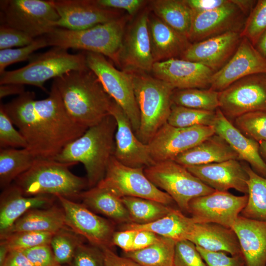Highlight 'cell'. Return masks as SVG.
Returning a JSON list of instances; mask_svg holds the SVG:
<instances>
[{
  "label": "cell",
  "instance_id": "obj_1",
  "mask_svg": "<svg viewBox=\"0 0 266 266\" xmlns=\"http://www.w3.org/2000/svg\"><path fill=\"white\" fill-rule=\"evenodd\" d=\"M25 91L3 108L36 158L54 160L68 143L88 129L74 121L66 112L60 94L52 83L48 96L35 100Z\"/></svg>",
  "mask_w": 266,
  "mask_h": 266
},
{
  "label": "cell",
  "instance_id": "obj_2",
  "mask_svg": "<svg viewBox=\"0 0 266 266\" xmlns=\"http://www.w3.org/2000/svg\"><path fill=\"white\" fill-rule=\"evenodd\" d=\"M64 107L77 123L88 128L109 114L112 99L88 68L68 72L54 79Z\"/></svg>",
  "mask_w": 266,
  "mask_h": 266
},
{
  "label": "cell",
  "instance_id": "obj_3",
  "mask_svg": "<svg viewBox=\"0 0 266 266\" xmlns=\"http://www.w3.org/2000/svg\"><path fill=\"white\" fill-rule=\"evenodd\" d=\"M116 129V121L109 114L66 145L54 160L65 163H82L86 171L88 187H94L104 178L114 155Z\"/></svg>",
  "mask_w": 266,
  "mask_h": 266
},
{
  "label": "cell",
  "instance_id": "obj_4",
  "mask_svg": "<svg viewBox=\"0 0 266 266\" xmlns=\"http://www.w3.org/2000/svg\"><path fill=\"white\" fill-rule=\"evenodd\" d=\"M76 164L36 158L32 166L15 180L14 184L26 196L78 198L88 187V183L87 178L77 176L69 169Z\"/></svg>",
  "mask_w": 266,
  "mask_h": 266
},
{
  "label": "cell",
  "instance_id": "obj_5",
  "mask_svg": "<svg viewBox=\"0 0 266 266\" xmlns=\"http://www.w3.org/2000/svg\"><path fill=\"white\" fill-rule=\"evenodd\" d=\"M128 72L132 78L140 112V126L135 134L140 141L147 144L157 132L167 122L174 89L147 73Z\"/></svg>",
  "mask_w": 266,
  "mask_h": 266
},
{
  "label": "cell",
  "instance_id": "obj_6",
  "mask_svg": "<svg viewBox=\"0 0 266 266\" xmlns=\"http://www.w3.org/2000/svg\"><path fill=\"white\" fill-rule=\"evenodd\" d=\"M126 20L120 18L82 30L56 28L45 35L48 46L98 53L118 64Z\"/></svg>",
  "mask_w": 266,
  "mask_h": 266
},
{
  "label": "cell",
  "instance_id": "obj_7",
  "mask_svg": "<svg viewBox=\"0 0 266 266\" xmlns=\"http://www.w3.org/2000/svg\"><path fill=\"white\" fill-rule=\"evenodd\" d=\"M85 53L70 54L66 49L53 47L42 53L33 54L25 66L5 71L0 76V85H32L45 91V82L73 70L88 69Z\"/></svg>",
  "mask_w": 266,
  "mask_h": 266
},
{
  "label": "cell",
  "instance_id": "obj_8",
  "mask_svg": "<svg viewBox=\"0 0 266 266\" xmlns=\"http://www.w3.org/2000/svg\"><path fill=\"white\" fill-rule=\"evenodd\" d=\"M144 172L154 185L167 193L183 211L188 212L192 200L215 191L173 160L156 163L145 167Z\"/></svg>",
  "mask_w": 266,
  "mask_h": 266
},
{
  "label": "cell",
  "instance_id": "obj_9",
  "mask_svg": "<svg viewBox=\"0 0 266 266\" xmlns=\"http://www.w3.org/2000/svg\"><path fill=\"white\" fill-rule=\"evenodd\" d=\"M0 25L21 31L34 38L56 28L60 17L50 0H0Z\"/></svg>",
  "mask_w": 266,
  "mask_h": 266
},
{
  "label": "cell",
  "instance_id": "obj_10",
  "mask_svg": "<svg viewBox=\"0 0 266 266\" xmlns=\"http://www.w3.org/2000/svg\"><path fill=\"white\" fill-rule=\"evenodd\" d=\"M85 53L88 68L97 76L106 93L123 110L136 133L140 126V112L130 73L117 69L101 54Z\"/></svg>",
  "mask_w": 266,
  "mask_h": 266
},
{
  "label": "cell",
  "instance_id": "obj_11",
  "mask_svg": "<svg viewBox=\"0 0 266 266\" xmlns=\"http://www.w3.org/2000/svg\"><path fill=\"white\" fill-rule=\"evenodd\" d=\"M144 167H132L119 162L113 156L105 176L97 185L105 187L122 198L137 197L168 205L174 201L166 192L154 185L144 172Z\"/></svg>",
  "mask_w": 266,
  "mask_h": 266
},
{
  "label": "cell",
  "instance_id": "obj_12",
  "mask_svg": "<svg viewBox=\"0 0 266 266\" xmlns=\"http://www.w3.org/2000/svg\"><path fill=\"white\" fill-rule=\"evenodd\" d=\"M219 108L233 119L255 111H266V73L242 78L219 92Z\"/></svg>",
  "mask_w": 266,
  "mask_h": 266
},
{
  "label": "cell",
  "instance_id": "obj_13",
  "mask_svg": "<svg viewBox=\"0 0 266 266\" xmlns=\"http://www.w3.org/2000/svg\"><path fill=\"white\" fill-rule=\"evenodd\" d=\"M56 197L64 210L68 228L92 245L101 249L111 248V239L114 233L113 222L100 216L83 203L60 195Z\"/></svg>",
  "mask_w": 266,
  "mask_h": 266
},
{
  "label": "cell",
  "instance_id": "obj_14",
  "mask_svg": "<svg viewBox=\"0 0 266 266\" xmlns=\"http://www.w3.org/2000/svg\"><path fill=\"white\" fill-rule=\"evenodd\" d=\"M214 133L212 126L179 128L166 123L157 132L147 145L155 163L174 160L181 153Z\"/></svg>",
  "mask_w": 266,
  "mask_h": 266
},
{
  "label": "cell",
  "instance_id": "obj_15",
  "mask_svg": "<svg viewBox=\"0 0 266 266\" xmlns=\"http://www.w3.org/2000/svg\"><path fill=\"white\" fill-rule=\"evenodd\" d=\"M247 195L215 191L192 200L188 212L195 223H213L231 228L247 202Z\"/></svg>",
  "mask_w": 266,
  "mask_h": 266
},
{
  "label": "cell",
  "instance_id": "obj_16",
  "mask_svg": "<svg viewBox=\"0 0 266 266\" xmlns=\"http://www.w3.org/2000/svg\"><path fill=\"white\" fill-rule=\"evenodd\" d=\"M247 18L232 0L212 10L192 12L188 39L194 43L228 32L241 33Z\"/></svg>",
  "mask_w": 266,
  "mask_h": 266
},
{
  "label": "cell",
  "instance_id": "obj_17",
  "mask_svg": "<svg viewBox=\"0 0 266 266\" xmlns=\"http://www.w3.org/2000/svg\"><path fill=\"white\" fill-rule=\"evenodd\" d=\"M149 12L145 10L130 25L124 34L118 65L124 70L148 73L155 63L148 32Z\"/></svg>",
  "mask_w": 266,
  "mask_h": 266
},
{
  "label": "cell",
  "instance_id": "obj_18",
  "mask_svg": "<svg viewBox=\"0 0 266 266\" xmlns=\"http://www.w3.org/2000/svg\"><path fill=\"white\" fill-rule=\"evenodd\" d=\"M109 112L117 123L114 157L122 164L132 167L145 168L154 165L148 145L139 140L128 116L113 100Z\"/></svg>",
  "mask_w": 266,
  "mask_h": 266
},
{
  "label": "cell",
  "instance_id": "obj_19",
  "mask_svg": "<svg viewBox=\"0 0 266 266\" xmlns=\"http://www.w3.org/2000/svg\"><path fill=\"white\" fill-rule=\"evenodd\" d=\"M60 18L56 28L82 30L119 19L115 9L100 7L94 0H50Z\"/></svg>",
  "mask_w": 266,
  "mask_h": 266
},
{
  "label": "cell",
  "instance_id": "obj_20",
  "mask_svg": "<svg viewBox=\"0 0 266 266\" xmlns=\"http://www.w3.org/2000/svg\"><path fill=\"white\" fill-rule=\"evenodd\" d=\"M262 73H266V58L247 38L242 36L231 58L213 74L209 88L220 92L242 78Z\"/></svg>",
  "mask_w": 266,
  "mask_h": 266
},
{
  "label": "cell",
  "instance_id": "obj_21",
  "mask_svg": "<svg viewBox=\"0 0 266 266\" xmlns=\"http://www.w3.org/2000/svg\"><path fill=\"white\" fill-rule=\"evenodd\" d=\"M151 72L174 89H208L214 73L201 64L180 58L155 62Z\"/></svg>",
  "mask_w": 266,
  "mask_h": 266
},
{
  "label": "cell",
  "instance_id": "obj_22",
  "mask_svg": "<svg viewBox=\"0 0 266 266\" xmlns=\"http://www.w3.org/2000/svg\"><path fill=\"white\" fill-rule=\"evenodd\" d=\"M242 38L241 33L231 32L191 43L180 59L201 64L214 73L231 58Z\"/></svg>",
  "mask_w": 266,
  "mask_h": 266
},
{
  "label": "cell",
  "instance_id": "obj_23",
  "mask_svg": "<svg viewBox=\"0 0 266 266\" xmlns=\"http://www.w3.org/2000/svg\"><path fill=\"white\" fill-rule=\"evenodd\" d=\"M193 175L215 191L233 189L247 195L248 175L238 160L186 167Z\"/></svg>",
  "mask_w": 266,
  "mask_h": 266
},
{
  "label": "cell",
  "instance_id": "obj_24",
  "mask_svg": "<svg viewBox=\"0 0 266 266\" xmlns=\"http://www.w3.org/2000/svg\"><path fill=\"white\" fill-rule=\"evenodd\" d=\"M215 133L222 137L237 153L238 160L245 161L257 174L266 178V164L259 151V143L244 135L218 108L212 126Z\"/></svg>",
  "mask_w": 266,
  "mask_h": 266
},
{
  "label": "cell",
  "instance_id": "obj_25",
  "mask_svg": "<svg viewBox=\"0 0 266 266\" xmlns=\"http://www.w3.org/2000/svg\"><path fill=\"white\" fill-rule=\"evenodd\" d=\"M239 243L245 266H266V221L239 215L231 228Z\"/></svg>",
  "mask_w": 266,
  "mask_h": 266
},
{
  "label": "cell",
  "instance_id": "obj_26",
  "mask_svg": "<svg viewBox=\"0 0 266 266\" xmlns=\"http://www.w3.org/2000/svg\"><path fill=\"white\" fill-rule=\"evenodd\" d=\"M56 197L51 195L26 196L14 184L3 189L0 199V237L30 210L53 205Z\"/></svg>",
  "mask_w": 266,
  "mask_h": 266
},
{
  "label": "cell",
  "instance_id": "obj_27",
  "mask_svg": "<svg viewBox=\"0 0 266 266\" xmlns=\"http://www.w3.org/2000/svg\"><path fill=\"white\" fill-rule=\"evenodd\" d=\"M148 32L154 62L180 58L191 43L188 38L166 24L155 14H149Z\"/></svg>",
  "mask_w": 266,
  "mask_h": 266
},
{
  "label": "cell",
  "instance_id": "obj_28",
  "mask_svg": "<svg viewBox=\"0 0 266 266\" xmlns=\"http://www.w3.org/2000/svg\"><path fill=\"white\" fill-rule=\"evenodd\" d=\"M196 246L206 250L241 255L237 237L232 228L213 223H195L188 236Z\"/></svg>",
  "mask_w": 266,
  "mask_h": 266
},
{
  "label": "cell",
  "instance_id": "obj_29",
  "mask_svg": "<svg viewBox=\"0 0 266 266\" xmlns=\"http://www.w3.org/2000/svg\"><path fill=\"white\" fill-rule=\"evenodd\" d=\"M233 159L238 160L237 153L222 137L214 133L181 153L173 161L186 167Z\"/></svg>",
  "mask_w": 266,
  "mask_h": 266
},
{
  "label": "cell",
  "instance_id": "obj_30",
  "mask_svg": "<svg viewBox=\"0 0 266 266\" xmlns=\"http://www.w3.org/2000/svg\"><path fill=\"white\" fill-rule=\"evenodd\" d=\"M78 198L90 210L108 218L113 222L131 223L121 198L105 187L96 185L82 192Z\"/></svg>",
  "mask_w": 266,
  "mask_h": 266
},
{
  "label": "cell",
  "instance_id": "obj_31",
  "mask_svg": "<svg viewBox=\"0 0 266 266\" xmlns=\"http://www.w3.org/2000/svg\"><path fill=\"white\" fill-rule=\"evenodd\" d=\"M67 227L62 207L52 205L46 208L29 210L19 218L2 237L25 231L56 233Z\"/></svg>",
  "mask_w": 266,
  "mask_h": 266
},
{
  "label": "cell",
  "instance_id": "obj_32",
  "mask_svg": "<svg viewBox=\"0 0 266 266\" xmlns=\"http://www.w3.org/2000/svg\"><path fill=\"white\" fill-rule=\"evenodd\" d=\"M195 223L193 218L187 217L179 210L173 209L166 215L154 222L144 224L127 223L123 229L149 231L176 242L187 240Z\"/></svg>",
  "mask_w": 266,
  "mask_h": 266
},
{
  "label": "cell",
  "instance_id": "obj_33",
  "mask_svg": "<svg viewBox=\"0 0 266 266\" xmlns=\"http://www.w3.org/2000/svg\"><path fill=\"white\" fill-rule=\"evenodd\" d=\"M150 7L157 17L188 38L192 11L184 0H154Z\"/></svg>",
  "mask_w": 266,
  "mask_h": 266
},
{
  "label": "cell",
  "instance_id": "obj_34",
  "mask_svg": "<svg viewBox=\"0 0 266 266\" xmlns=\"http://www.w3.org/2000/svg\"><path fill=\"white\" fill-rule=\"evenodd\" d=\"M36 158L27 148L0 149V186L3 190L27 171Z\"/></svg>",
  "mask_w": 266,
  "mask_h": 266
},
{
  "label": "cell",
  "instance_id": "obj_35",
  "mask_svg": "<svg viewBox=\"0 0 266 266\" xmlns=\"http://www.w3.org/2000/svg\"><path fill=\"white\" fill-rule=\"evenodd\" d=\"M175 243L171 239L160 236L150 246L141 250L123 252V256L142 266H174Z\"/></svg>",
  "mask_w": 266,
  "mask_h": 266
},
{
  "label": "cell",
  "instance_id": "obj_36",
  "mask_svg": "<svg viewBox=\"0 0 266 266\" xmlns=\"http://www.w3.org/2000/svg\"><path fill=\"white\" fill-rule=\"evenodd\" d=\"M248 175L247 202L240 216L266 221V178L255 172L248 164H243Z\"/></svg>",
  "mask_w": 266,
  "mask_h": 266
},
{
  "label": "cell",
  "instance_id": "obj_37",
  "mask_svg": "<svg viewBox=\"0 0 266 266\" xmlns=\"http://www.w3.org/2000/svg\"><path fill=\"white\" fill-rule=\"evenodd\" d=\"M121 200L132 223H149L166 215L173 209L168 205L146 199L124 197Z\"/></svg>",
  "mask_w": 266,
  "mask_h": 266
},
{
  "label": "cell",
  "instance_id": "obj_38",
  "mask_svg": "<svg viewBox=\"0 0 266 266\" xmlns=\"http://www.w3.org/2000/svg\"><path fill=\"white\" fill-rule=\"evenodd\" d=\"M219 92L210 88L174 89L173 104L185 107L215 111L219 105Z\"/></svg>",
  "mask_w": 266,
  "mask_h": 266
},
{
  "label": "cell",
  "instance_id": "obj_39",
  "mask_svg": "<svg viewBox=\"0 0 266 266\" xmlns=\"http://www.w3.org/2000/svg\"><path fill=\"white\" fill-rule=\"evenodd\" d=\"M215 118L216 111L199 110L172 104L167 123L179 128L212 126Z\"/></svg>",
  "mask_w": 266,
  "mask_h": 266
},
{
  "label": "cell",
  "instance_id": "obj_40",
  "mask_svg": "<svg viewBox=\"0 0 266 266\" xmlns=\"http://www.w3.org/2000/svg\"><path fill=\"white\" fill-rule=\"evenodd\" d=\"M83 238L68 227L55 233L50 244L57 261L68 266L78 247L83 243Z\"/></svg>",
  "mask_w": 266,
  "mask_h": 266
},
{
  "label": "cell",
  "instance_id": "obj_41",
  "mask_svg": "<svg viewBox=\"0 0 266 266\" xmlns=\"http://www.w3.org/2000/svg\"><path fill=\"white\" fill-rule=\"evenodd\" d=\"M244 135L260 143L266 141V111H255L241 115L233 124Z\"/></svg>",
  "mask_w": 266,
  "mask_h": 266
},
{
  "label": "cell",
  "instance_id": "obj_42",
  "mask_svg": "<svg viewBox=\"0 0 266 266\" xmlns=\"http://www.w3.org/2000/svg\"><path fill=\"white\" fill-rule=\"evenodd\" d=\"M55 233L25 231L9 234L0 238L9 251L23 250L37 246L50 244Z\"/></svg>",
  "mask_w": 266,
  "mask_h": 266
},
{
  "label": "cell",
  "instance_id": "obj_43",
  "mask_svg": "<svg viewBox=\"0 0 266 266\" xmlns=\"http://www.w3.org/2000/svg\"><path fill=\"white\" fill-rule=\"evenodd\" d=\"M48 46L44 35L35 38L31 44L23 47L0 50V74L9 65L29 60L35 51Z\"/></svg>",
  "mask_w": 266,
  "mask_h": 266
},
{
  "label": "cell",
  "instance_id": "obj_44",
  "mask_svg": "<svg viewBox=\"0 0 266 266\" xmlns=\"http://www.w3.org/2000/svg\"><path fill=\"white\" fill-rule=\"evenodd\" d=\"M266 30V0H259L247 17L241 34L255 46Z\"/></svg>",
  "mask_w": 266,
  "mask_h": 266
},
{
  "label": "cell",
  "instance_id": "obj_45",
  "mask_svg": "<svg viewBox=\"0 0 266 266\" xmlns=\"http://www.w3.org/2000/svg\"><path fill=\"white\" fill-rule=\"evenodd\" d=\"M0 148H27L28 146L25 138L14 128L2 103L0 105Z\"/></svg>",
  "mask_w": 266,
  "mask_h": 266
},
{
  "label": "cell",
  "instance_id": "obj_46",
  "mask_svg": "<svg viewBox=\"0 0 266 266\" xmlns=\"http://www.w3.org/2000/svg\"><path fill=\"white\" fill-rule=\"evenodd\" d=\"M174 266H207L196 245L189 240L175 243Z\"/></svg>",
  "mask_w": 266,
  "mask_h": 266
},
{
  "label": "cell",
  "instance_id": "obj_47",
  "mask_svg": "<svg viewBox=\"0 0 266 266\" xmlns=\"http://www.w3.org/2000/svg\"><path fill=\"white\" fill-rule=\"evenodd\" d=\"M67 266H104L103 252L98 247L82 243Z\"/></svg>",
  "mask_w": 266,
  "mask_h": 266
},
{
  "label": "cell",
  "instance_id": "obj_48",
  "mask_svg": "<svg viewBox=\"0 0 266 266\" xmlns=\"http://www.w3.org/2000/svg\"><path fill=\"white\" fill-rule=\"evenodd\" d=\"M35 38L28 34L13 28L0 25V50L17 47H21L31 44Z\"/></svg>",
  "mask_w": 266,
  "mask_h": 266
},
{
  "label": "cell",
  "instance_id": "obj_49",
  "mask_svg": "<svg viewBox=\"0 0 266 266\" xmlns=\"http://www.w3.org/2000/svg\"><path fill=\"white\" fill-rule=\"evenodd\" d=\"M21 251L34 266H65L57 261L50 244Z\"/></svg>",
  "mask_w": 266,
  "mask_h": 266
},
{
  "label": "cell",
  "instance_id": "obj_50",
  "mask_svg": "<svg viewBox=\"0 0 266 266\" xmlns=\"http://www.w3.org/2000/svg\"><path fill=\"white\" fill-rule=\"evenodd\" d=\"M196 247L207 266H245L241 255L229 256L224 252L210 251Z\"/></svg>",
  "mask_w": 266,
  "mask_h": 266
},
{
  "label": "cell",
  "instance_id": "obj_51",
  "mask_svg": "<svg viewBox=\"0 0 266 266\" xmlns=\"http://www.w3.org/2000/svg\"><path fill=\"white\" fill-rule=\"evenodd\" d=\"M96 4L106 9H123L130 15L135 14L143 5L145 1L142 0H94Z\"/></svg>",
  "mask_w": 266,
  "mask_h": 266
},
{
  "label": "cell",
  "instance_id": "obj_52",
  "mask_svg": "<svg viewBox=\"0 0 266 266\" xmlns=\"http://www.w3.org/2000/svg\"><path fill=\"white\" fill-rule=\"evenodd\" d=\"M136 233V231L132 230L114 232L111 239V246H117L121 248L124 252L132 251Z\"/></svg>",
  "mask_w": 266,
  "mask_h": 266
},
{
  "label": "cell",
  "instance_id": "obj_53",
  "mask_svg": "<svg viewBox=\"0 0 266 266\" xmlns=\"http://www.w3.org/2000/svg\"><path fill=\"white\" fill-rule=\"evenodd\" d=\"M193 12L212 10L227 3L229 0H184Z\"/></svg>",
  "mask_w": 266,
  "mask_h": 266
},
{
  "label": "cell",
  "instance_id": "obj_54",
  "mask_svg": "<svg viewBox=\"0 0 266 266\" xmlns=\"http://www.w3.org/2000/svg\"><path fill=\"white\" fill-rule=\"evenodd\" d=\"M102 250L104 256V266H142L130 258L118 256L110 248Z\"/></svg>",
  "mask_w": 266,
  "mask_h": 266
},
{
  "label": "cell",
  "instance_id": "obj_55",
  "mask_svg": "<svg viewBox=\"0 0 266 266\" xmlns=\"http://www.w3.org/2000/svg\"><path fill=\"white\" fill-rule=\"evenodd\" d=\"M132 251L141 250L155 243L159 238V235L149 231H136Z\"/></svg>",
  "mask_w": 266,
  "mask_h": 266
},
{
  "label": "cell",
  "instance_id": "obj_56",
  "mask_svg": "<svg viewBox=\"0 0 266 266\" xmlns=\"http://www.w3.org/2000/svg\"><path fill=\"white\" fill-rule=\"evenodd\" d=\"M2 266H34L21 250L9 251Z\"/></svg>",
  "mask_w": 266,
  "mask_h": 266
},
{
  "label": "cell",
  "instance_id": "obj_57",
  "mask_svg": "<svg viewBox=\"0 0 266 266\" xmlns=\"http://www.w3.org/2000/svg\"><path fill=\"white\" fill-rule=\"evenodd\" d=\"M25 91L23 85L17 84H5L0 85V99L13 95H20Z\"/></svg>",
  "mask_w": 266,
  "mask_h": 266
},
{
  "label": "cell",
  "instance_id": "obj_58",
  "mask_svg": "<svg viewBox=\"0 0 266 266\" xmlns=\"http://www.w3.org/2000/svg\"><path fill=\"white\" fill-rule=\"evenodd\" d=\"M247 17L255 6L257 0H232Z\"/></svg>",
  "mask_w": 266,
  "mask_h": 266
},
{
  "label": "cell",
  "instance_id": "obj_59",
  "mask_svg": "<svg viewBox=\"0 0 266 266\" xmlns=\"http://www.w3.org/2000/svg\"><path fill=\"white\" fill-rule=\"evenodd\" d=\"M254 46L266 58V30L261 35Z\"/></svg>",
  "mask_w": 266,
  "mask_h": 266
},
{
  "label": "cell",
  "instance_id": "obj_60",
  "mask_svg": "<svg viewBox=\"0 0 266 266\" xmlns=\"http://www.w3.org/2000/svg\"><path fill=\"white\" fill-rule=\"evenodd\" d=\"M9 250L6 244L2 241L0 242V266H2L6 258Z\"/></svg>",
  "mask_w": 266,
  "mask_h": 266
},
{
  "label": "cell",
  "instance_id": "obj_61",
  "mask_svg": "<svg viewBox=\"0 0 266 266\" xmlns=\"http://www.w3.org/2000/svg\"><path fill=\"white\" fill-rule=\"evenodd\" d=\"M259 151L260 155L266 164V141H263L259 143Z\"/></svg>",
  "mask_w": 266,
  "mask_h": 266
}]
</instances>
